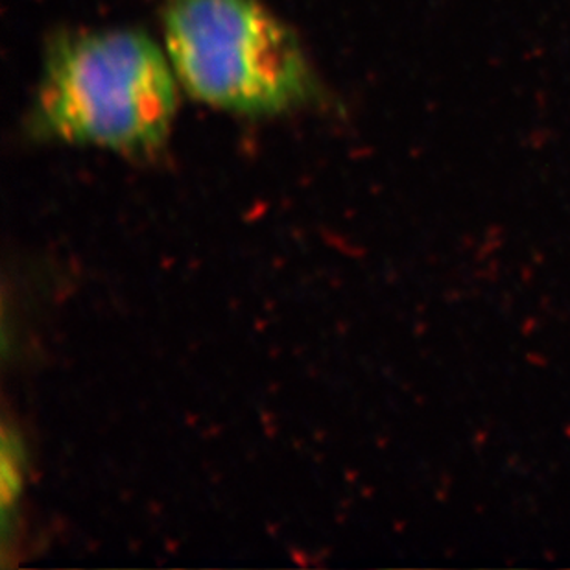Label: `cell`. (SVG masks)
I'll list each match as a JSON object with an SVG mask.
<instances>
[{"instance_id": "1", "label": "cell", "mask_w": 570, "mask_h": 570, "mask_svg": "<svg viewBox=\"0 0 570 570\" xmlns=\"http://www.w3.org/2000/svg\"><path fill=\"white\" fill-rule=\"evenodd\" d=\"M178 81L167 50L139 30L67 33L45 58L30 126L45 139L150 156L173 129Z\"/></svg>"}, {"instance_id": "2", "label": "cell", "mask_w": 570, "mask_h": 570, "mask_svg": "<svg viewBox=\"0 0 570 570\" xmlns=\"http://www.w3.org/2000/svg\"><path fill=\"white\" fill-rule=\"evenodd\" d=\"M163 19L170 63L199 102L269 117L316 97L302 45L261 0H168Z\"/></svg>"}]
</instances>
